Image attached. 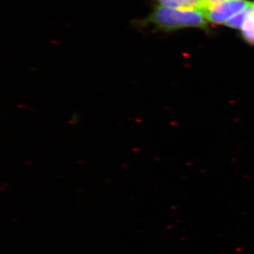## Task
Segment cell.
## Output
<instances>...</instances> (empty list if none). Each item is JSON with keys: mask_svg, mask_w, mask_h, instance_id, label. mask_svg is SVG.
Segmentation results:
<instances>
[{"mask_svg": "<svg viewBox=\"0 0 254 254\" xmlns=\"http://www.w3.org/2000/svg\"><path fill=\"white\" fill-rule=\"evenodd\" d=\"M252 2L245 0H227L216 4H200L196 9L199 10L210 22L221 24L250 6Z\"/></svg>", "mask_w": 254, "mask_h": 254, "instance_id": "obj_2", "label": "cell"}, {"mask_svg": "<svg viewBox=\"0 0 254 254\" xmlns=\"http://www.w3.org/2000/svg\"><path fill=\"white\" fill-rule=\"evenodd\" d=\"M208 20L199 10L196 9H177L162 5H153L148 16L133 20L132 27L143 31L153 27L155 31L171 32L185 28H198L208 30Z\"/></svg>", "mask_w": 254, "mask_h": 254, "instance_id": "obj_1", "label": "cell"}, {"mask_svg": "<svg viewBox=\"0 0 254 254\" xmlns=\"http://www.w3.org/2000/svg\"><path fill=\"white\" fill-rule=\"evenodd\" d=\"M252 9L254 11V1H252Z\"/></svg>", "mask_w": 254, "mask_h": 254, "instance_id": "obj_6", "label": "cell"}, {"mask_svg": "<svg viewBox=\"0 0 254 254\" xmlns=\"http://www.w3.org/2000/svg\"><path fill=\"white\" fill-rule=\"evenodd\" d=\"M242 37L247 43L254 46V11L252 6L241 28Z\"/></svg>", "mask_w": 254, "mask_h": 254, "instance_id": "obj_3", "label": "cell"}, {"mask_svg": "<svg viewBox=\"0 0 254 254\" xmlns=\"http://www.w3.org/2000/svg\"><path fill=\"white\" fill-rule=\"evenodd\" d=\"M225 1H227V0H203L200 4L213 5L219 4V3L223 2Z\"/></svg>", "mask_w": 254, "mask_h": 254, "instance_id": "obj_5", "label": "cell"}, {"mask_svg": "<svg viewBox=\"0 0 254 254\" xmlns=\"http://www.w3.org/2000/svg\"><path fill=\"white\" fill-rule=\"evenodd\" d=\"M251 6H252V4L248 6V7L246 8L245 9H244L243 11H240L238 14L229 18L224 24L225 26H228V27L235 28V29H241L244 21H245L246 16H247L249 11H250Z\"/></svg>", "mask_w": 254, "mask_h": 254, "instance_id": "obj_4", "label": "cell"}]
</instances>
